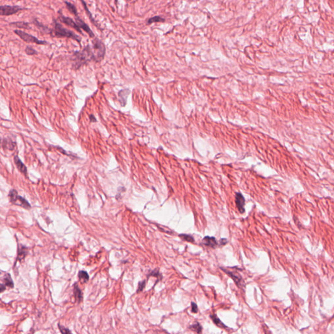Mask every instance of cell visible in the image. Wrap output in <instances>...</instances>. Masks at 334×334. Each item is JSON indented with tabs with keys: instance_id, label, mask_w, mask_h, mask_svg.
Segmentation results:
<instances>
[{
	"instance_id": "cell-1",
	"label": "cell",
	"mask_w": 334,
	"mask_h": 334,
	"mask_svg": "<svg viewBox=\"0 0 334 334\" xmlns=\"http://www.w3.org/2000/svg\"><path fill=\"white\" fill-rule=\"evenodd\" d=\"M72 61L73 66L75 69H80L88 61H95V58L90 45H87L81 52H75L73 55Z\"/></svg>"
},
{
	"instance_id": "cell-2",
	"label": "cell",
	"mask_w": 334,
	"mask_h": 334,
	"mask_svg": "<svg viewBox=\"0 0 334 334\" xmlns=\"http://www.w3.org/2000/svg\"><path fill=\"white\" fill-rule=\"evenodd\" d=\"M50 34L52 36H55L56 37L70 38L76 41L78 43H81L82 40L81 37L77 36L76 33L71 31V30L64 28L62 25L55 20L54 21V29L51 30Z\"/></svg>"
},
{
	"instance_id": "cell-3",
	"label": "cell",
	"mask_w": 334,
	"mask_h": 334,
	"mask_svg": "<svg viewBox=\"0 0 334 334\" xmlns=\"http://www.w3.org/2000/svg\"><path fill=\"white\" fill-rule=\"evenodd\" d=\"M92 43V45L90 47L95 58V61L99 62L104 59L106 48L104 43L97 38H94Z\"/></svg>"
},
{
	"instance_id": "cell-4",
	"label": "cell",
	"mask_w": 334,
	"mask_h": 334,
	"mask_svg": "<svg viewBox=\"0 0 334 334\" xmlns=\"http://www.w3.org/2000/svg\"><path fill=\"white\" fill-rule=\"evenodd\" d=\"M8 198H9L11 203L20 206L26 209H30L31 208V206L28 202L25 199H24L23 197L19 196L16 190L13 189L9 192Z\"/></svg>"
},
{
	"instance_id": "cell-5",
	"label": "cell",
	"mask_w": 334,
	"mask_h": 334,
	"mask_svg": "<svg viewBox=\"0 0 334 334\" xmlns=\"http://www.w3.org/2000/svg\"><path fill=\"white\" fill-rule=\"evenodd\" d=\"M14 33L15 34H16L17 36H19L24 41H25L26 42L36 43V44H37V45H48V42L47 41L39 40L37 37H34V36H31V35H30V34L25 33V32H24L23 31L19 30H15L14 31Z\"/></svg>"
},
{
	"instance_id": "cell-6",
	"label": "cell",
	"mask_w": 334,
	"mask_h": 334,
	"mask_svg": "<svg viewBox=\"0 0 334 334\" xmlns=\"http://www.w3.org/2000/svg\"><path fill=\"white\" fill-rule=\"evenodd\" d=\"M25 9L20 6H9V5H2L0 7V15L1 16H9L13 15L18 12Z\"/></svg>"
},
{
	"instance_id": "cell-7",
	"label": "cell",
	"mask_w": 334,
	"mask_h": 334,
	"mask_svg": "<svg viewBox=\"0 0 334 334\" xmlns=\"http://www.w3.org/2000/svg\"><path fill=\"white\" fill-rule=\"evenodd\" d=\"M59 19L60 20L61 22H63L65 25H69L70 26V27L74 28L75 30H76L77 31H78L79 33L83 35V33L82 32L80 27H79V26L77 25V24L75 22H74L73 20L71 19V18H69V17H66L64 14H61V12H59Z\"/></svg>"
},
{
	"instance_id": "cell-8",
	"label": "cell",
	"mask_w": 334,
	"mask_h": 334,
	"mask_svg": "<svg viewBox=\"0 0 334 334\" xmlns=\"http://www.w3.org/2000/svg\"><path fill=\"white\" fill-rule=\"evenodd\" d=\"M75 20H76V23L77 24V25L80 27V28H82V30H84V31H86L87 34H88V36L91 37V38H95V35L94 33H93V31H92V30L89 28V26L87 25L79 16H76L75 18Z\"/></svg>"
},
{
	"instance_id": "cell-9",
	"label": "cell",
	"mask_w": 334,
	"mask_h": 334,
	"mask_svg": "<svg viewBox=\"0 0 334 334\" xmlns=\"http://www.w3.org/2000/svg\"><path fill=\"white\" fill-rule=\"evenodd\" d=\"M236 206L240 214H243L245 212V199L243 195L240 192H237L236 195Z\"/></svg>"
},
{
	"instance_id": "cell-10",
	"label": "cell",
	"mask_w": 334,
	"mask_h": 334,
	"mask_svg": "<svg viewBox=\"0 0 334 334\" xmlns=\"http://www.w3.org/2000/svg\"><path fill=\"white\" fill-rule=\"evenodd\" d=\"M203 243L207 247L215 248L217 245V242L214 237H209V236H206L205 238L203 240Z\"/></svg>"
},
{
	"instance_id": "cell-11",
	"label": "cell",
	"mask_w": 334,
	"mask_h": 334,
	"mask_svg": "<svg viewBox=\"0 0 334 334\" xmlns=\"http://www.w3.org/2000/svg\"><path fill=\"white\" fill-rule=\"evenodd\" d=\"M14 163L17 167V169H19V170L24 174V175H27V169H26L25 166L24 164V163L20 160V159L19 158L18 156H15L14 157Z\"/></svg>"
},
{
	"instance_id": "cell-12",
	"label": "cell",
	"mask_w": 334,
	"mask_h": 334,
	"mask_svg": "<svg viewBox=\"0 0 334 334\" xmlns=\"http://www.w3.org/2000/svg\"><path fill=\"white\" fill-rule=\"evenodd\" d=\"M225 271L228 276H230L232 277V279H233V280L234 281V282L236 283L237 285H238V286L240 285V283H242V278L241 277V276L239 275L238 273L237 274V273H234V272L226 271V270H225Z\"/></svg>"
},
{
	"instance_id": "cell-13",
	"label": "cell",
	"mask_w": 334,
	"mask_h": 334,
	"mask_svg": "<svg viewBox=\"0 0 334 334\" xmlns=\"http://www.w3.org/2000/svg\"><path fill=\"white\" fill-rule=\"evenodd\" d=\"M2 146L4 149H8V150H13L15 147V143L13 142V140L8 138H4L2 142Z\"/></svg>"
},
{
	"instance_id": "cell-14",
	"label": "cell",
	"mask_w": 334,
	"mask_h": 334,
	"mask_svg": "<svg viewBox=\"0 0 334 334\" xmlns=\"http://www.w3.org/2000/svg\"><path fill=\"white\" fill-rule=\"evenodd\" d=\"M29 23L25 22H11L9 25L12 27H16L19 28H22V29H27L30 30V27L29 25Z\"/></svg>"
},
{
	"instance_id": "cell-15",
	"label": "cell",
	"mask_w": 334,
	"mask_h": 334,
	"mask_svg": "<svg viewBox=\"0 0 334 334\" xmlns=\"http://www.w3.org/2000/svg\"><path fill=\"white\" fill-rule=\"evenodd\" d=\"M74 294L76 300L78 301V302H80L82 300V293L81 289L77 286L76 283L74 285Z\"/></svg>"
},
{
	"instance_id": "cell-16",
	"label": "cell",
	"mask_w": 334,
	"mask_h": 334,
	"mask_svg": "<svg viewBox=\"0 0 334 334\" xmlns=\"http://www.w3.org/2000/svg\"><path fill=\"white\" fill-rule=\"evenodd\" d=\"M81 1L82 3V5H83V7H84V9L86 10V13H87V16H88V17H89V19H90V20H91V22H92V23H93V24H95V25L97 26V27H98V25H97V23H96V22H95V19H94L93 18V16H92V13H90V11H89V9H88V8H87V5H86V2H85L84 1V0H81Z\"/></svg>"
},
{
	"instance_id": "cell-17",
	"label": "cell",
	"mask_w": 334,
	"mask_h": 334,
	"mask_svg": "<svg viewBox=\"0 0 334 334\" xmlns=\"http://www.w3.org/2000/svg\"><path fill=\"white\" fill-rule=\"evenodd\" d=\"M164 22H165V19H163V17L160 16H155L152 17V18H150V19H149L148 22H147V24L149 25V24H151L152 23Z\"/></svg>"
},
{
	"instance_id": "cell-18",
	"label": "cell",
	"mask_w": 334,
	"mask_h": 334,
	"mask_svg": "<svg viewBox=\"0 0 334 334\" xmlns=\"http://www.w3.org/2000/svg\"><path fill=\"white\" fill-rule=\"evenodd\" d=\"M65 3L66 5L67 8L69 9V11L71 12L72 14L75 15V16H78V12H77V9H76V7L73 3H70L69 2H67V1H65Z\"/></svg>"
},
{
	"instance_id": "cell-19",
	"label": "cell",
	"mask_w": 334,
	"mask_h": 334,
	"mask_svg": "<svg viewBox=\"0 0 334 334\" xmlns=\"http://www.w3.org/2000/svg\"><path fill=\"white\" fill-rule=\"evenodd\" d=\"M4 282H5V286H7L8 287L10 288H13L14 287V283H13V281L11 277V276L8 274H7L5 275V277H4Z\"/></svg>"
},
{
	"instance_id": "cell-20",
	"label": "cell",
	"mask_w": 334,
	"mask_h": 334,
	"mask_svg": "<svg viewBox=\"0 0 334 334\" xmlns=\"http://www.w3.org/2000/svg\"><path fill=\"white\" fill-rule=\"evenodd\" d=\"M211 318H212V320L214 321V322L217 325V326L220 327V328H227L225 325L220 320V319H219L217 316L215 315H211Z\"/></svg>"
},
{
	"instance_id": "cell-21",
	"label": "cell",
	"mask_w": 334,
	"mask_h": 334,
	"mask_svg": "<svg viewBox=\"0 0 334 334\" xmlns=\"http://www.w3.org/2000/svg\"><path fill=\"white\" fill-rule=\"evenodd\" d=\"M78 278L82 280L84 283H86L89 280V276L85 271H80L78 273Z\"/></svg>"
},
{
	"instance_id": "cell-22",
	"label": "cell",
	"mask_w": 334,
	"mask_h": 334,
	"mask_svg": "<svg viewBox=\"0 0 334 334\" xmlns=\"http://www.w3.org/2000/svg\"><path fill=\"white\" fill-rule=\"evenodd\" d=\"M190 330L194 331H196L197 333H200L202 332V326H200V324L198 323V322H196L194 324L191 325V326L189 327Z\"/></svg>"
},
{
	"instance_id": "cell-23",
	"label": "cell",
	"mask_w": 334,
	"mask_h": 334,
	"mask_svg": "<svg viewBox=\"0 0 334 334\" xmlns=\"http://www.w3.org/2000/svg\"><path fill=\"white\" fill-rule=\"evenodd\" d=\"M180 238H181L183 240L186 241L188 242H194L195 240L193 237L189 234H180Z\"/></svg>"
},
{
	"instance_id": "cell-24",
	"label": "cell",
	"mask_w": 334,
	"mask_h": 334,
	"mask_svg": "<svg viewBox=\"0 0 334 334\" xmlns=\"http://www.w3.org/2000/svg\"><path fill=\"white\" fill-rule=\"evenodd\" d=\"M33 24H34L35 25H36V26H37V27H38L41 30L45 31H46V32H48V33H50L51 30H50L48 28H47L45 25H43L42 24H41V23H39V22H38V20H35V21L33 22Z\"/></svg>"
},
{
	"instance_id": "cell-25",
	"label": "cell",
	"mask_w": 334,
	"mask_h": 334,
	"mask_svg": "<svg viewBox=\"0 0 334 334\" xmlns=\"http://www.w3.org/2000/svg\"><path fill=\"white\" fill-rule=\"evenodd\" d=\"M25 53L27 54L28 55H30V56L35 55V54H37V52L36 50L33 49V48H31V47H29V46L26 47V48L25 49Z\"/></svg>"
},
{
	"instance_id": "cell-26",
	"label": "cell",
	"mask_w": 334,
	"mask_h": 334,
	"mask_svg": "<svg viewBox=\"0 0 334 334\" xmlns=\"http://www.w3.org/2000/svg\"><path fill=\"white\" fill-rule=\"evenodd\" d=\"M146 286V281H142V282H140L139 284H138V290H137V292H142L143 291V289Z\"/></svg>"
},
{
	"instance_id": "cell-27",
	"label": "cell",
	"mask_w": 334,
	"mask_h": 334,
	"mask_svg": "<svg viewBox=\"0 0 334 334\" xmlns=\"http://www.w3.org/2000/svg\"><path fill=\"white\" fill-rule=\"evenodd\" d=\"M191 312L194 313H197L198 312L197 305L194 302H192L191 303Z\"/></svg>"
},
{
	"instance_id": "cell-28",
	"label": "cell",
	"mask_w": 334,
	"mask_h": 334,
	"mask_svg": "<svg viewBox=\"0 0 334 334\" xmlns=\"http://www.w3.org/2000/svg\"><path fill=\"white\" fill-rule=\"evenodd\" d=\"M59 330H60L61 332V333H71V331H69V330L68 329L65 328L64 326H61V325H59Z\"/></svg>"
},
{
	"instance_id": "cell-29",
	"label": "cell",
	"mask_w": 334,
	"mask_h": 334,
	"mask_svg": "<svg viewBox=\"0 0 334 334\" xmlns=\"http://www.w3.org/2000/svg\"><path fill=\"white\" fill-rule=\"evenodd\" d=\"M227 242H228V241H227L226 239H221V240H220V243H221L222 245H225V244H226Z\"/></svg>"
},
{
	"instance_id": "cell-30",
	"label": "cell",
	"mask_w": 334,
	"mask_h": 334,
	"mask_svg": "<svg viewBox=\"0 0 334 334\" xmlns=\"http://www.w3.org/2000/svg\"><path fill=\"white\" fill-rule=\"evenodd\" d=\"M5 287H6V286L4 285L3 284H2V285H1V292H2L4 291V290L6 288Z\"/></svg>"
},
{
	"instance_id": "cell-31",
	"label": "cell",
	"mask_w": 334,
	"mask_h": 334,
	"mask_svg": "<svg viewBox=\"0 0 334 334\" xmlns=\"http://www.w3.org/2000/svg\"><path fill=\"white\" fill-rule=\"evenodd\" d=\"M90 120H91L92 121H96V120H95V117L93 116L90 115Z\"/></svg>"
},
{
	"instance_id": "cell-32",
	"label": "cell",
	"mask_w": 334,
	"mask_h": 334,
	"mask_svg": "<svg viewBox=\"0 0 334 334\" xmlns=\"http://www.w3.org/2000/svg\"><path fill=\"white\" fill-rule=\"evenodd\" d=\"M128 1H129V0H128Z\"/></svg>"
}]
</instances>
